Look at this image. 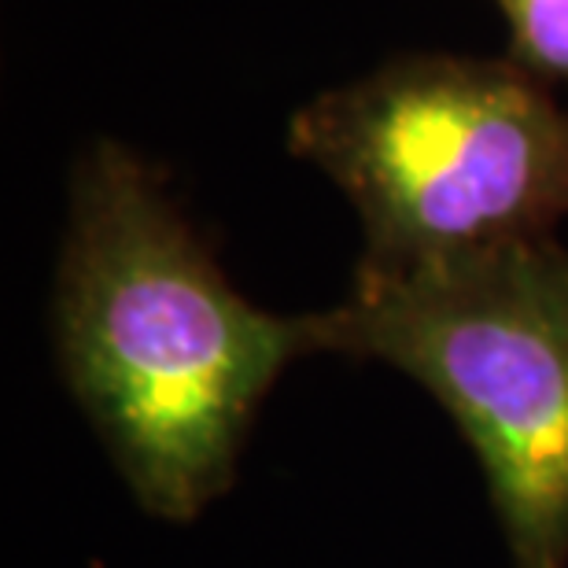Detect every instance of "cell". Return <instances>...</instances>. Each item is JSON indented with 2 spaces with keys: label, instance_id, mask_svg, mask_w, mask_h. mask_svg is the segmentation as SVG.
<instances>
[{
  "label": "cell",
  "instance_id": "cell-2",
  "mask_svg": "<svg viewBox=\"0 0 568 568\" xmlns=\"http://www.w3.org/2000/svg\"><path fill=\"white\" fill-rule=\"evenodd\" d=\"M288 148L355 207V270L554 241L568 219V100L517 60H392L306 100Z\"/></svg>",
  "mask_w": 568,
  "mask_h": 568
},
{
  "label": "cell",
  "instance_id": "cell-4",
  "mask_svg": "<svg viewBox=\"0 0 568 568\" xmlns=\"http://www.w3.org/2000/svg\"><path fill=\"white\" fill-rule=\"evenodd\" d=\"M509 27V60L568 89V0H495Z\"/></svg>",
  "mask_w": 568,
  "mask_h": 568
},
{
  "label": "cell",
  "instance_id": "cell-1",
  "mask_svg": "<svg viewBox=\"0 0 568 568\" xmlns=\"http://www.w3.org/2000/svg\"><path fill=\"white\" fill-rule=\"evenodd\" d=\"M60 373L144 514L189 525L230 491L258 406L311 355L306 317L233 288L133 148L78 159L52 288Z\"/></svg>",
  "mask_w": 568,
  "mask_h": 568
},
{
  "label": "cell",
  "instance_id": "cell-3",
  "mask_svg": "<svg viewBox=\"0 0 568 568\" xmlns=\"http://www.w3.org/2000/svg\"><path fill=\"white\" fill-rule=\"evenodd\" d=\"M311 355L406 373L469 439L514 568H568V252L503 244L373 274L303 314Z\"/></svg>",
  "mask_w": 568,
  "mask_h": 568
}]
</instances>
